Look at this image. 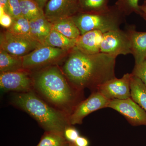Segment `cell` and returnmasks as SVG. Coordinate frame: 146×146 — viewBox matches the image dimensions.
<instances>
[{"label": "cell", "instance_id": "obj_15", "mask_svg": "<svg viewBox=\"0 0 146 146\" xmlns=\"http://www.w3.org/2000/svg\"><path fill=\"white\" fill-rule=\"evenodd\" d=\"M30 36L44 45L45 40L52 30V25L45 15L30 21Z\"/></svg>", "mask_w": 146, "mask_h": 146}, {"label": "cell", "instance_id": "obj_23", "mask_svg": "<svg viewBox=\"0 0 146 146\" xmlns=\"http://www.w3.org/2000/svg\"><path fill=\"white\" fill-rule=\"evenodd\" d=\"M7 30L13 34L30 36V21L23 16L14 18Z\"/></svg>", "mask_w": 146, "mask_h": 146}, {"label": "cell", "instance_id": "obj_8", "mask_svg": "<svg viewBox=\"0 0 146 146\" xmlns=\"http://www.w3.org/2000/svg\"><path fill=\"white\" fill-rule=\"evenodd\" d=\"M110 100L98 91L92 92L86 99L81 102L69 116L70 125L81 124L83 119L92 112L108 108Z\"/></svg>", "mask_w": 146, "mask_h": 146}, {"label": "cell", "instance_id": "obj_2", "mask_svg": "<svg viewBox=\"0 0 146 146\" xmlns=\"http://www.w3.org/2000/svg\"><path fill=\"white\" fill-rule=\"evenodd\" d=\"M33 83L40 93L58 107L70 109L72 113L78 105L76 104L77 93L80 91L73 90L56 67L48 68L38 73Z\"/></svg>", "mask_w": 146, "mask_h": 146}, {"label": "cell", "instance_id": "obj_24", "mask_svg": "<svg viewBox=\"0 0 146 146\" xmlns=\"http://www.w3.org/2000/svg\"><path fill=\"white\" fill-rule=\"evenodd\" d=\"M139 0H117L115 5L125 16H129L133 13L143 16Z\"/></svg>", "mask_w": 146, "mask_h": 146}, {"label": "cell", "instance_id": "obj_19", "mask_svg": "<svg viewBox=\"0 0 146 146\" xmlns=\"http://www.w3.org/2000/svg\"><path fill=\"white\" fill-rule=\"evenodd\" d=\"M130 92L131 99L146 112V86L140 79L133 75L131 79Z\"/></svg>", "mask_w": 146, "mask_h": 146}, {"label": "cell", "instance_id": "obj_13", "mask_svg": "<svg viewBox=\"0 0 146 146\" xmlns=\"http://www.w3.org/2000/svg\"><path fill=\"white\" fill-rule=\"evenodd\" d=\"M125 31L130 40L135 65H138L146 60V32L137 31L133 25L127 26Z\"/></svg>", "mask_w": 146, "mask_h": 146}, {"label": "cell", "instance_id": "obj_18", "mask_svg": "<svg viewBox=\"0 0 146 146\" xmlns=\"http://www.w3.org/2000/svg\"><path fill=\"white\" fill-rule=\"evenodd\" d=\"M23 70V57L13 55L0 49L1 73L16 72Z\"/></svg>", "mask_w": 146, "mask_h": 146}, {"label": "cell", "instance_id": "obj_6", "mask_svg": "<svg viewBox=\"0 0 146 146\" xmlns=\"http://www.w3.org/2000/svg\"><path fill=\"white\" fill-rule=\"evenodd\" d=\"M100 52L117 57L131 54L130 40L125 31L120 29L104 33Z\"/></svg>", "mask_w": 146, "mask_h": 146}, {"label": "cell", "instance_id": "obj_10", "mask_svg": "<svg viewBox=\"0 0 146 146\" xmlns=\"http://www.w3.org/2000/svg\"><path fill=\"white\" fill-rule=\"evenodd\" d=\"M132 76L131 73H127L121 78L111 79L100 85L97 91L110 100L130 98V81Z\"/></svg>", "mask_w": 146, "mask_h": 146}, {"label": "cell", "instance_id": "obj_21", "mask_svg": "<svg viewBox=\"0 0 146 146\" xmlns=\"http://www.w3.org/2000/svg\"><path fill=\"white\" fill-rule=\"evenodd\" d=\"M70 143L63 133L46 131L36 146H69Z\"/></svg>", "mask_w": 146, "mask_h": 146}, {"label": "cell", "instance_id": "obj_14", "mask_svg": "<svg viewBox=\"0 0 146 146\" xmlns=\"http://www.w3.org/2000/svg\"><path fill=\"white\" fill-rule=\"evenodd\" d=\"M103 34L102 32L95 30L81 35L76 39L75 48L87 54L101 52L100 46Z\"/></svg>", "mask_w": 146, "mask_h": 146}, {"label": "cell", "instance_id": "obj_9", "mask_svg": "<svg viewBox=\"0 0 146 146\" xmlns=\"http://www.w3.org/2000/svg\"><path fill=\"white\" fill-rule=\"evenodd\" d=\"M108 108L115 110L122 115L131 125L146 126V111L131 98L110 100Z\"/></svg>", "mask_w": 146, "mask_h": 146}, {"label": "cell", "instance_id": "obj_11", "mask_svg": "<svg viewBox=\"0 0 146 146\" xmlns=\"http://www.w3.org/2000/svg\"><path fill=\"white\" fill-rule=\"evenodd\" d=\"M44 12L50 23L73 17L80 12L79 0H49L45 6Z\"/></svg>", "mask_w": 146, "mask_h": 146}, {"label": "cell", "instance_id": "obj_4", "mask_svg": "<svg viewBox=\"0 0 146 146\" xmlns=\"http://www.w3.org/2000/svg\"><path fill=\"white\" fill-rule=\"evenodd\" d=\"M125 16L115 5L100 12H80L72 17L81 35L92 31L104 33L119 29L125 22Z\"/></svg>", "mask_w": 146, "mask_h": 146}, {"label": "cell", "instance_id": "obj_20", "mask_svg": "<svg viewBox=\"0 0 146 146\" xmlns=\"http://www.w3.org/2000/svg\"><path fill=\"white\" fill-rule=\"evenodd\" d=\"M22 16L30 21L44 16V10L33 0H20Z\"/></svg>", "mask_w": 146, "mask_h": 146}, {"label": "cell", "instance_id": "obj_26", "mask_svg": "<svg viewBox=\"0 0 146 146\" xmlns=\"http://www.w3.org/2000/svg\"><path fill=\"white\" fill-rule=\"evenodd\" d=\"M131 74L140 79L146 86V60L138 65H135Z\"/></svg>", "mask_w": 146, "mask_h": 146}, {"label": "cell", "instance_id": "obj_17", "mask_svg": "<svg viewBox=\"0 0 146 146\" xmlns=\"http://www.w3.org/2000/svg\"><path fill=\"white\" fill-rule=\"evenodd\" d=\"M76 39L68 38L52 29L45 40L44 45L70 52L76 46Z\"/></svg>", "mask_w": 146, "mask_h": 146}, {"label": "cell", "instance_id": "obj_5", "mask_svg": "<svg viewBox=\"0 0 146 146\" xmlns=\"http://www.w3.org/2000/svg\"><path fill=\"white\" fill-rule=\"evenodd\" d=\"M42 45L29 35L13 34L7 30L1 33L0 49L16 56L23 57Z\"/></svg>", "mask_w": 146, "mask_h": 146}, {"label": "cell", "instance_id": "obj_16", "mask_svg": "<svg viewBox=\"0 0 146 146\" xmlns=\"http://www.w3.org/2000/svg\"><path fill=\"white\" fill-rule=\"evenodd\" d=\"M51 23L52 29L68 38L77 39L81 35L72 17L53 21Z\"/></svg>", "mask_w": 146, "mask_h": 146}, {"label": "cell", "instance_id": "obj_28", "mask_svg": "<svg viewBox=\"0 0 146 146\" xmlns=\"http://www.w3.org/2000/svg\"><path fill=\"white\" fill-rule=\"evenodd\" d=\"M13 22V19L7 13H6L3 9L0 7V24L2 26L8 29Z\"/></svg>", "mask_w": 146, "mask_h": 146}, {"label": "cell", "instance_id": "obj_32", "mask_svg": "<svg viewBox=\"0 0 146 146\" xmlns=\"http://www.w3.org/2000/svg\"><path fill=\"white\" fill-rule=\"evenodd\" d=\"M140 8L141 11L143 13V17L146 20V1L142 5L140 6Z\"/></svg>", "mask_w": 146, "mask_h": 146}, {"label": "cell", "instance_id": "obj_12", "mask_svg": "<svg viewBox=\"0 0 146 146\" xmlns=\"http://www.w3.org/2000/svg\"><path fill=\"white\" fill-rule=\"evenodd\" d=\"M33 84L29 74L23 70L1 73L0 86L4 91L27 93L31 91Z\"/></svg>", "mask_w": 146, "mask_h": 146}, {"label": "cell", "instance_id": "obj_7", "mask_svg": "<svg viewBox=\"0 0 146 146\" xmlns=\"http://www.w3.org/2000/svg\"><path fill=\"white\" fill-rule=\"evenodd\" d=\"M68 52L59 48L42 45L23 56V68L24 70L33 69L53 63Z\"/></svg>", "mask_w": 146, "mask_h": 146}, {"label": "cell", "instance_id": "obj_30", "mask_svg": "<svg viewBox=\"0 0 146 146\" xmlns=\"http://www.w3.org/2000/svg\"><path fill=\"white\" fill-rule=\"evenodd\" d=\"M8 5L9 0H0V7L3 9L7 13L8 12Z\"/></svg>", "mask_w": 146, "mask_h": 146}, {"label": "cell", "instance_id": "obj_25", "mask_svg": "<svg viewBox=\"0 0 146 146\" xmlns=\"http://www.w3.org/2000/svg\"><path fill=\"white\" fill-rule=\"evenodd\" d=\"M7 14L12 19L22 16L20 0H9Z\"/></svg>", "mask_w": 146, "mask_h": 146}, {"label": "cell", "instance_id": "obj_22", "mask_svg": "<svg viewBox=\"0 0 146 146\" xmlns=\"http://www.w3.org/2000/svg\"><path fill=\"white\" fill-rule=\"evenodd\" d=\"M109 0H79L82 13H95L107 9Z\"/></svg>", "mask_w": 146, "mask_h": 146}, {"label": "cell", "instance_id": "obj_3", "mask_svg": "<svg viewBox=\"0 0 146 146\" xmlns=\"http://www.w3.org/2000/svg\"><path fill=\"white\" fill-rule=\"evenodd\" d=\"M13 102L35 119L46 131L63 134L65 128L70 125L65 115L31 91L17 94L13 98Z\"/></svg>", "mask_w": 146, "mask_h": 146}, {"label": "cell", "instance_id": "obj_27", "mask_svg": "<svg viewBox=\"0 0 146 146\" xmlns=\"http://www.w3.org/2000/svg\"><path fill=\"white\" fill-rule=\"evenodd\" d=\"M63 134L67 141L73 143L80 136L78 131L75 128L70 125L65 128Z\"/></svg>", "mask_w": 146, "mask_h": 146}, {"label": "cell", "instance_id": "obj_31", "mask_svg": "<svg viewBox=\"0 0 146 146\" xmlns=\"http://www.w3.org/2000/svg\"><path fill=\"white\" fill-rule=\"evenodd\" d=\"M33 1L36 3L40 8L44 10V7L49 0H33Z\"/></svg>", "mask_w": 146, "mask_h": 146}, {"label": "cell", "instance_id": "obj_29", "mask_svg": "<svg viewBox=\"0 0 146 146\" xmlns=\"http://www.w3.org/2000/svg\"><path fill=\"white\" fill-rule=\"evenodd\" d=\"M74 143L77 146H88L89 143L87 138L80 136L77 138Z\"/></svg>", "mask_w": 146, "mask_h": 146}, {"label": "cell", "instance_id": "obj_1", "mask_svg": "<svg viewBox=\"0 0 146 146\" xmlns=\"http://www.w3.org/2000/svg\"><path fill=\"white\" fill-rule=\"evenodd\" d=\"M116 58L102 52L87 54L75 47L65 62L63 72L76 90L81 91L88 88L94 92L102 84L116 77Z\"/></svg>", "mask_w": 146, "mask_h": 146}, {"label": "cell", "instance_id": "obj_34", "mask_svg": "<svg viewBox=\"0 0 146 146\" xmlns=\"http://www.w3.org/2000/svg\"><path fill=\"white\" fill-rule=\"evenodd\" d=\"M145 1H146V0H145Z\"/></svg>", "mask_w": 146, "mask_h": 146}, {"label": "cell", "instance_id": "obj_33", "mask_svg": "<svg viewBox=\"0 0 146 146\" xmlns=\"http://www.w3.org/2000/svg\"><path fill=\"white\" fill-rule=\"evenodd\" d=\"M69 146H77L75 145V144L74 143H73V142H70V145H69Z\"/></svg>", "mask_w": 146, "mask_h": 146}]
</instances>
